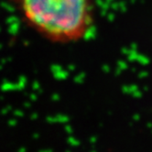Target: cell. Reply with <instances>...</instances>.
I'll list each match as a JSON object with an SVG mask.
<instances>
[{"mask_svg": "<svg viewBox=\"0 0 152 152\" xmlns=\"http://www.w3.org/2000/svg\"><path fill=\"white\" fill-rule=\"evenodd\" d=\"M25 25L50 42L83 39L94 19V0H11Z\"/></svg>", "mask_w": 152, "mask_h": 152, "instance_id": "obj_1", "label": "cell"}]
</instances>
